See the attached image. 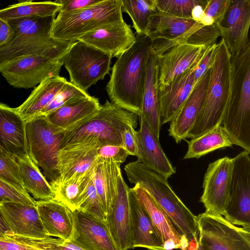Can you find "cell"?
Instances as JSON below:
<instances>
[{
    "instance_id": "cell-29",
    "label": "cell",
    "mask_w": 250,
    "mask_h": 250,
    "mask_svg": "<svg viewBox=\"0 0 250 250\" xmlns=\"http://www.w3.org/2000/svg\"><path fill=\"white\" fill-rule=\"evenodd\" d=\"M142 119L159 140L162 126L155 80V55L151 49L147 57L145 71L141 112Z\"/></svg>"
},
{
    "instance_id": "cell-7",
    "label": "cell",
    "mask_w": 250,
    "mask_h": 250,
    "mask_svg": "<svg viewBox=\"0 0 250 250\" xmlns=\"http://www.w3.org/2000/svg\"><path fill=\"white\" fill-rule=\"evenodd\" d=\"M135 182L151 196L181 235L189 243L197 239V216L177 196L167 180L149 169L145 168L137 175Z\"/></svg>"
},
{
    "instance_id": "cell-21",
    "label": "cell",
    "mask_w": 250,
    "mask_h": 250,
    "mask_svg": "<svg viewBox=\"0 0 250 250\" xmlns=\"http://www.w3.org/2000/svg\"><path fill=\"white\" fill-rule=\"evenodd\" d=\"M0 147L16 159L29 158L25 122L16 108L0 103Z\"/></svg>"
},
{
    "instance_id": "cell-5",
    "label": "cell",
    "mask_w": 250,
    "mask_h": 250,
    "mask_svg": "<svg viewBox=\"0 0 250 250\" xmlns=\"http://www.w3.org/2000/svg\"><path fill=\"white\" fill-rule=\"evenodd\" d=\"M138 116L106 100L98 112L76 128L63 132L61 148L85 141H94L101 146H122V133L129 126L135 128Z\"/></svg>"
},
{
    "instance_id": "cell-47",
    "label": "cell",
    "mask_w": 250,
    "mask_h": 250,
    "mask_svg": "<svg viewBox=\"0 0 250 250\" xmlns=\"http://www.w3.org/2000/svg\"><path fill=\"white\" fill-rule=\"evenodd\" d=\"M132 126L126 128L122 133V146L129 155L137 156L138 151L137 131Z\"/></svg>"
},
{
    "instance_id": "cell-48",
    "label": "cell",
    "mask_w": 250,
    "mask_h": 250,
    "mask_svg": "<svg viewBox=\"0 0 250 250\" xmlns=\"http://www.w3.org/2000/svg\"><path fill=\"white\" fill-rule=\"evenodd\" d=\"M102 0H56L61 6L59 12H67L94 5Z\"/></svg>"
},
{
    "instance_id": "cell-19",
    "label": "cell",
    "mask_w": 250,
    "mask_h": 250,
    "mask_svg": "<svg viewBox=\"0 0 250 250\" xmlns=\"http://www.w3.org/2000/svg\"><path fill=\"white\" fill-rule=\"evenodd\" d=\"M129 188L121 174L117 197L110 213L106 217V225L120 250L133 248Z\"/></svg>"
},
{
    "instance_id": "cell-53",
    "label": "cell",
    "mask_w": 250,
    "mask_h": 250,
    "mask_svg": "<svg viewBox=\"0 0 250 250\" xmlns=\"http://www.w3.org/2000/svg\"><path fill=\"white\" fill-rule=\"evenodd\" d=\"M0 148H1L0 147Z\"/></svg>"
},
{
    "instance_id": "cell-11",
    "label": "cell",
    "mask_w": 250,
    "mask_h": 250,
    "mask_svg": "<svg viewBox=\"0 0 250 250\" xmlns=\"http://www.w3.org/2000/svg\"><path fill=\"white\" fill-rule=\"evenodd\" d=\"M65 56L60 59L40 55L21 57L0 65V73L14 87L35 88L45 79L59 76Z\"/></svg>"
},
{
    "instance_id": "cell-12",
    "label": "cell",
    "mask_w": 250,
    "mask_h": 250,
    "mask_svg": "<svg viewBox=\"0 0 250 250\" xmlns=\"http://www.w3.org/2000/svg\"><path fill=\"white\" fill-rule=\"evenodd\" d=\"M245 150L233 159L228 202L223 215L234 225L250 229V156Z\"/></svg>"
},
{
    "instance_id": "cell-27",
    "label": "cell",
    "mask_w": 250,
    "mask_h": 250,
    "mask_svg": "<svg viewBox=\"0 0 250 250\" xmlns=\"http://www.w3.org/2000/svg\"><path fill=\"white\" fill-rule=\"evenodd\" d=\"M131 217L133 248L164 250L161 237L148 214L136 197L132 188L128 189Z\"/></svg>"
},
{
    "instance_id": "cell-46",
    "label": "cell",
    "mask_w": 250,
    "mask_h": 250,
    "mask_svg": "<svg viewBox=\"0 0 250 250\" xmlns=\"http://www.w3.org/2000/svg\"><path fill=\"white\" fill-rule=\"evenodd\" d=\"M217 50V43L208 47L207 51L193 73L195 84L214 63Z\"/></svg>"
},
{
    "instance_id": "cell-32",
    "label": "cell",
    "mask_w": 250,
    "mask_h": 250,
    "mask_svg": "<svg viewBox=\"0 0 250 250\" xmlns=\"http://www.w3.org/2000/svg\"><path fill=\"white\" fill-rule=\"evenodd\" d=\"M67 82L65 78L58 76L45 79L35 87L27 99L16 107L25 122L40 115Z\"/></svg>"
},
{
    "instance_id": "cell-22",
    "label": "cell",
    "mask_w": 250,
    "mask_h": 250,
    "mask_svg": "<svg viewBox=\"0 0 250 250\" xmlns=\"http://www.w3.org/2000/svg\"><path fill=\"white\" fill-rule=\"evenodd\" d=\"M73 213V242L85 250H120L105 222L77 210Z\"/></svg>"
},
{
    "instance_id": "cell-1",
    "label": "cell",
    "mask_w": 250,
    "mask_h": 250,
    "mask_svg": "<svg viewBox=\"0 0 250 250\" xmlns=\"http://www.w3.org/2000/svg\"><path fill=\"white\" fill-rule=\"evenodd\" d=\"M151 44L146 35L136 33L133 44L117 58L111 68L106 86L112 103L138 116L141 112L145 67Z\"/></svg>"
},
{
    "instance_id": "cell-4",
    "label": "cell",
    "mask_w": 250,
    "mask_h": 250,
    "mask_svg": "<svg viewBox=\"0 0 250 250\" xmlns=\"http://www.w3.org/2000/svg\"><path fill=\"white\" fill-rule=\"evenodd\" d=\"M230 61V96L222 125L231 139L245 140L250 137V43Z\"/></svg>"
},
{
    "instance_id": "cell-3",
    "label": "cell",
    "mask_w": 250,
    "mask_h": 250,
    "mask_svg": "<svg viewBox=\"0 0 250 250\" xmlns=\"http://www.w3.org/2000/svg\"><path fill=\"white\" fill-rule=\"evenodd\" d=\"M230 56L221 38L217 43L216 59L201 110L187 138H196L222 125L230 96Z\"/></svg>"
},
{
    "instance_id": "cell-35",
    "label": "cell",
    "mask_w": 250,
    "mask_h": 250,
    "mask_svg": "<svg viewBox=\"0 0 250 250\" xmlns=\"http://www.w3.org/2000/svg\"><path fill=\"white\" fill-rule=\"evenodd\" d=\"M61 6L55 0L42 2L19 1L17 3L0 9V19L8 21L21 18L56 16Z\"/></svg>"
},
{
    "instance_id": "cell-28",
    "label": "cell",
    "mask_w": 250,
    "mask_h": 250,
    "mask_svg": "<svg viewBox=\"0 0 250 250\" xmlns=\"http://www.w3.org/2000/svg\"><path fill=\"white\" fill-rule=\"evenodd\" d=\"M199 62L158 92L162 125L170 122L189 95L195 85L193 73Z\"/></svg>"
},
{
    "instance_id": "cell-50",
    "label": "cell",
    "mask_w": 250,
    "mask_h": 250,
    "mask_svg": "<svg viewBox=\"0 0 250 250\" xmlns=\"http://www.w3.org/2000/svg\"><path fill=\"white\" fill-rule=\"evenodd\" d=\"M13 34V29L9 22L0 19V45L8 42Z\"/></svg>"
},
{
    "instance_id": "cell-37",
    "label": "cell",
    "mask_w": 250,
    "mask_h": 250,
    "mask_svg": "<svg viewBox=\"0 0 250 250\" xmlns=\"http://www.w3.org/2000/svg\"><path fill=\"white\" fill-rule=\"evenodd\" d=\"M122 11L131 18L136 33L146 34L151 15L156 11V0H120Z\"/></svg>"
},
{
    "instance_id": "cell-23",
    "label": "cell",
    "mask_w": 250,
    "mask_h": 250,
    "mask_svg": "<svg viewBox=\"0 0 250 250\" xmlns=\"http://www.w3.org/2000/svg\"><path fill=\"white\" fill-rule=\"evenodd\" d=\"M36 206L48 236L66 241L73 240L75 231L73 211L54 199L36 201Z\"/></svg>"
},
{
    "instance_id": "cell-15",
    "label": "cell",
    "mask_w": 250,
    "mask_h": 250,
    "mask_svg": "<svg viewBox=\"0 0 250 250\" xmlns=\"http://www.w3.org/2000/svg\"><path fill=\"white\" fill-rule=\"evenodd\" d=\"M100 146L98 143L89 141L62 147L58 157L59 177L52 187L54 191L66 181L85 175L93 170L99 160L96 150Z\"/></svg>"
},
{
    "instance_id": "cell-42",
    "label": "cell",
    "mask_w": 250,
    "mask_h": 250,
    "mask_svg": "<svg viewBox=\"0 0 250 250\" xmlns=\"http://www.w3.org/2000/svg\"><path fill=\"white\" fill-rule=\"evenodd\" d=\"M89 96L90 95L86 91L81 89L67 81L52 101L42 111L39 115L46 116L59 107L79 98Z\"/></svg>"
},
{
    "instance_id": "cell-38",
    "label": "cell",
    "mask_w": 250,
    "mask_h": 250,
    "mask_svg": "<svg viewBox=\"0 0 250 250\" xmlns=\"http://www.w3.org/2000/svg\"><path fill=\"white\" fill-rule=\"evenodd\" d=\"M5 236L37 250H85L73 241H66L49 236L44 238L25 237L14 234L10 230L6 232Z\"/></svg>"
},
{
    "instance_id": "cell-24",
    "label": "cell",
    "mask_w": 250,
    "mask_h": 250,
    "mask_svg": "<svg viewBox=\"0 0 250 250\" xmlns=\"http://www.w3.org/2000/svg\"><path fill=\"white\" fill-rule=\"evenodd\" d=\"M139 118L140 128L137 131V161L167 180L176 172L175 168L163 151L159 140L145 121Z\"/></svg>"
},
{
    "instance_id": "cell-6",
    "label": "cell",
    "mask_w": 250,
    "mask_h": 250,
    "mask_svg": "<svg viewBox=\"0 0 250 250\" xmlns=\"http://www.w3.org/2000/svg\"><path fill=\"white\" fill-rule=\"evenodd\" d=\"M123 21L120 0H102L83 9L59 12L50 34L54 39L74 42L101 27Z\"/></svg>"
},
{
    "instance_id": "cell-13",
    "label": "cell",
    "mask_w": 250,
    "mask_h": 250,
    "mask_svg": "<svg viewBox=\"0 0 250 250\" xmlns=\"http://www.w3.org/2000/svg\"><path fill=\"white\" fill-rule=\"evenodd\" d=\"M208 47L176 44L155 55V80L158 92L199 62Z\"/></svg>"
},
{
    "instance_id": "cell-20",
    "label": "cell",
    "mask_w": 250,
    "mask_h": 250,
    "mask_svg": "<svg viewBox=\"0 0 250 250\" xmlns=\"http://www.w3.org/2000/svg\"><path fill=\"white\" fill-rule=\"evenodd\" d=\"M0 213L14 234L36 238L49 237L44 230L36 205L0 202Z\"/></svg>"
},
{
    "instance_id": "cell-33",
    "label": "cell",
    "mask_w": 250,
    "mask_h": 250,
    "mask_svg": "<svg viewBox=\"0 0 250 250\" xmlns=\"http://www.w3.org/2000/svg\"><path fill=\"white\" fill-rule=\"evenodd\" d=\"M16 160L26 191L37 201L54 199L55 194L51 186L30 157L26 160Z\"/></svg>"
},
{
    "instance_id": "cell-30",
    "label": "cell",
    "mask_w": 250,
    "mask_h": 250,
    "mask_svg": "<svg viewBox=\"0 0 250 250\" xmlns=\"http://www.w3.org/2000/svg\"><path fill=\"white\" fill-rule=\"evenodd\" d=\"M121 165L99 158L93 176V182L105 217L110 213L118 190V180L122 174Z\"/></svg>"
},
{
    "instance_id": "cell-8",
    "label": "cell",
    "mask_w": 250,
    "mask_h": 250,
    "mask_svg": "<svg viewBox=\"0 0 250 250\" xmlns=\"http://www.w3.org/2000/svg\"><path fill=\"white\" fill-rule=\"evenodd\" d=\"M29 157L39 167L52 188L58 177V157L63 132L50 123L45 115H38L25 122Z\"/></svg>"
},
{
    "instance_id": "cell-26",
    "label": "cell",
    "mask_w": 250,
    "mask_h": 250,
    "mask_svg": "<svg viewBox=\"0 0 250 250\" xmlns=\"http://www.w3.org/2000/svg\"><path fill=\"white\" fill-rule=\"evenodd\" d=\"M101 105L98 98H79L46 115L48 121L63 133L72 130L95 116Z\"/></svg>"
},
{
    "instance_id": "cell-14",
    "label": "cell",
    "mask_w": 250,
    "mask_h": 250,
    "mask_svg": "<svg viewBox=\"0 0 250 250\" xmlns=\"http://www.w3.org/2000/svg\"><path fill=\"white\" fill-rule=\"evenodd\" d=\"M233 167V159L228 156L210 163L205 173L200 198L206 212L223 215L227 207Z\"/></svg>"
},
{
    "instance_id": "cell-49",
    "label": "cell",
    "mask_w": 250,
    "mask_h": 250,
    "mask_svg": "<svg viewBox=\"0 0 250 250\" xmlns=\"http://www.w3.org/2000/svg\"><path fill=\"white\" fill-rule=\"evenodd\" d=\"M0 250H37L30 246L4 236L0 238Z\"/></svg>"
},
{
    "instance_id": "cell-34",
    "label": "cell",
    "mask_w": 250,
    "mask_h": 250,
    "mask_svg": "<svg viewBox=\"0 0 250 250\" xmlns=\"http://www.w3.org/2000/svg\"><path fill=\"white\" fill-rule=\"evenodd\" d=\"M233 145L222 125L191 139L188 142V149L184 159L199 158L217 149Z\"/></svg>"
},
{
    "instance_id": "cell-31",
    "label": "cell",
    "mask_w": 250,
    "mask_h": 250,
    "mask_svg": "<svg viewBox=\"0 0 250 250\" xmlns=\"http://www.w3.org/2000/svg\"><path fill=\"white\" fill-rule=\"evenodd\" d=\"M196 22L193 19L176 17L157 9L150 18L146 35L152 41L172 42L185 36Z\"/></svg>"
},
{
    "instance_id": "cell-40",
    "label": "cell",
    "mask_w": 250,
    "mask_h": 250,
    "mask_svg": "<svg viewBox=\"0 0 250 250\" xmlns=\"http://www.w3.org/2000/svg\"><path fill=\"white\" fill-rule=\"evenodd\" d=\"M0 178L19 190L28 193L25 189L20 167L16 159L0 148Z\"/></svg>"
},
{
    "instance_id": "cell-36",
    "label": "cell",
    "mask_w": 250,
    "mask_h": 250,
    "mask_svg": "<svg viewBox=\"0 0 250 250\" xmlns=\"http://www.w3.org/2000/svg\"><path fill=\"white\" fill-rule=\"evenodd\" d=\"M95 168L86 175L71 179L58 187L54 190V199L72 211L77 210L80 199L93 178Z\"/></svg>"
},
{
    "instance_id": "cell-25",
    "label": "cell",
    "mask_w": 250,
    "mask_h": 250,
    "mask_svg": "<svg viewBox=\"0 0 250 250\" xmlns=\"http://www.w3.org/2000/svg\"><path fill=\"white\" fill-rule=\"evenodd\" d=\"M138 200L148 214L162 240L164 250L188 247V241L179 233L163 209L140 185L132 188Z\"/></svg>"
},
{
    "instance_id": "cell-43",
    "label": "cell",
    "mask_w": 250,
    "mask_h": 250,
    "mask_svg": "<svg viewBox=\"0 0 250 250\" xmlns=\"http://www.w3.org/2000/svg\"><path fill=\"white\" fill-rule=\"evenodd\" d=\"M0 202H14L35 205L36 200L0 178Z\"/></svg>"
},
{
    "instance_id": "cell-9",
    "label": "cell",
    "mask_w": 250,
    "mask_h": 250,
    "mask_svg": "<svg viewBox=\"0 0 250 250\" xmlns=\"http://www.w3.org/2000/svg\"><path fill=\"white\" fill-rule=\"evenodd\" d=\"M111 59L109 55L78 41L69 49L63 65L70 82L86 91L109 74Z\"/></svg>"
},
{
    "instance_id": "cell-39",
    "label": "cell",
    "mask_w": 250,
    "mask_h": 250,
    "mask_svg": "<svg viewBox=\"0 0 250 250\" xmlns=\"http://www.w3.org/2000/svg\"><path fill=\"white\" fill-rule=\"evenodd\" d=\"M208 0H156L158 10L170 15L192 19L191 14L194 7L201 5L205 7Z\"/></svg>"
},
{
    "instance_id": "cell-45",
    "label": "cell",
    "mask_w": 250,
    "mask_h": 250,
    "mask_svg": "<svg viewBox=\"0 0 250 250\" xmlns=\"http://www.w3.org/2000/svg\"><path fill=\"white\" fill-rule=\"evenodd\" d=\"M97 155L103 160H111L121 165L129 155L122 146L115 145H105L97 148Z\"/></svg>"
},
{
    "instance_id": "cell-2",
    "label": "cell",
    "mask_w": 250,
    "mask_h": 250,
    "mask_svg": "<svg viewBox=\"0 0 250 250\" xmlns=\"http://www.w3.org/2000/svg\"><path fill=\"white\" fill-rule=\"evenodd\" d=\"M56 16L31 17L7 21L13 34L0 45V65L21 57L40 55L54 59L64 57L75 42L60 41L51 36Z\"/></svg>"
},
{
    "instance_id": "cell-44",
    "label": "cell",
    "mask_w": 250,
    "mask_h": 250,
    "mask_svg": "<svg viewBox=\"0 0 250 250\" xmlns=\"http://www.w3.org/2000/svg\"><path fill=\"white\" fill-rule=\"evenodd\" d=\"M231 0H208L204 9L205 16L214 24H219L223 20Z\"/></svg>"
},
{
    "instance_id": "cell-10",
    "label": "cell",
    "mask_w": 250,
    "mask_h": 250,
    "mask_svg": "<svg viewBox=\"0 0 250 250\" xmlns=\"http://www.w3.org/2000/svg\"><path fill=\"white\" fill-rule=\"evenodd\" d=\"M197 224L198 240L205 250H250V229L206 212L197 216Z\"/></svg>"
},
{
    "instance_id": "cell-52",
    "label": "cell",
    "mask_w": 250,
    "mask_h": 250,
    "mask_svg": "<svg viewBox=\"0 0 250 250\" xmlns=\"http://www.w3.org/2000/svg\"><path fill=\"white\" fill-rule=\"evenodd\" d=\"M10 230L3 221L2 216L0 213V238L4 237L6 232Z\"/></svg>"
},
{
    "instance_id": "cell-17",
    "label": "cell",
    "mask_w": 250,
    "mask_h": 250,
    "mask_svg": "<svg viewBox=\"0 0 250 250\" xmlns=\"http://www.w3.org/2000/svg\"><path fill=\"white\" fill-rule=\"evenodd\" d=\"M118 58L135 41V35L124 21L111 23L89 32L78 39Z\"/></svg>"
},
{
    "instance_id": "cell-41",
    "label": "cell",
    "mask_w": 250,
    "mask_h": 250,
    "mask_svg": "<svg viewBox=\"0 0 250 250\" xmlns=\"http://www.w3.org/2000/svg\"><path fill=\"white\" fill-rule=\"evenodd\" d=\"M77 210L92 216L106 223V217L95 188L93 178L82 194Z\"/></svg>"
},
{
    "instance_id": "cell-18",
    "label": "cell",
    "mask_w": 250,
    "mask_h": 250,
    "mask_svg": "<svg viewBox=\"0 0 250 250\" xmlns=\"http://www.w3.org/2000/svg\"><path fill=\"white\" fill-rule=\"evenodd\" d=\"M211 72L210 68L195 84L187 99L169 122V135L177 143L187 138L201 110Z\"/></svg>"
},
{
    "instance_id": "cell-16",
    "label": "cell",
    "mask_w": 250,
    "mask_h": 250,
    "mask_svg": "<svg viewBox=\"0 0 250 250\" xmlns=\"http://www.w3.org/2000/svg\"><path fill=\"white\" fill-rule=\"evenodd\" d=\"M217 25L230 55L243 50L250 43V0H231L223 20Z\"/></svg>"
},
{
    "instance_id": "cell-51",
    "label": "cell",
    "mask_w": 250,
    "mask_h": 250,
    "mask_svg": "<svg viewBox=\"0 0 250 250\" xmlns=\"http://www.w3.org/2000/svg\"><path fill=\"white\" fill-rule=\"evenodd\" d=\"M182 250H205L201 246L198 239L191 242L188 246Z\"/></svg>"
}]
</instances>
